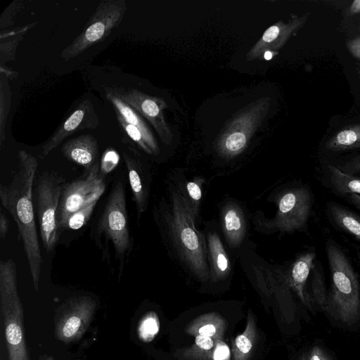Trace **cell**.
Returning a JSON list of instances; mask_svg holds the SVG:
<instances>
[{"instance_id":"cell-1","label":"cell","mask_w":360,"mask_h":360,"mask_svg":"<svg viewBox=\"0 0 360 360\" xmlns=\"http://www.w3.org/2000/svg\"><path fill=\"white\" fill-rule=\"evenodd\" d=\"M18 165L11 182L0 185L2 205L15 221L27 257L34 288L39 290L42 257L33 208L37 158L25 150L18 154Z\"/></svg>"},{"instance_id":"cell-2","label":"cell","mask_w":360,"mask_h":360,"mask_svg":"<svg viewBox=\"0 0 360 360\" xmlns=\"http://www.w3.org/2000/svg\"><path fill=\"white\" fill-rule=\"evenodd\" d=\"M171 202L168 221L172 241L189 270L198 279L205 281L210 276L207 245L195 227V216L181 191H173Z\"/></svg>"},{"instance_id":"cell-3","label":"cell","mask_w":360,"mask_h":360,"mask_svg":"<svg viewBox=\"0 0 360 360\" xmlns=\"http://www.w3.org/2000/svg\"><path fill=\"white\" fill-rule=\"evenodd\" d=\"M331 283L328 302L336 317L349 325L360 319V285L356 273L343 251L333 241L326 245Z\"/></svg>"},{"instance_id":"cell-4","label":"cell","mask_w":360,"mask_h":360,"mask_svg":"<svg viewBox=\"0 0 360 360\" xmlns=\"http://www.w3.org/2000/svg\"><path fill=\"white\" fill-rule=\"evenodd\" d=\"M96 239L101 248L107 252L110 245L120 269L128 259L133 247L127 215L125 190L123 183L117 181L111 190L96 226Z\"/></svg>"},{"instance_id":"cell-5","label":"cell","mask_w":360,"mask_h":360,"mask_svg":"<svg viewBox=\"0 0 360 360\" xmlns=\"http://www.w3.org/2000/svg\"><path fill=\"white\" fill-rule=\"evenodd\" d=\"M0 298L9 360H30L23 328V308L17 285V267L11 259L0 263Z\"/></svg>"},{"instance_id":"cell-6","label":"cell","mask_w":360,"mask_h":360,"mask_svg":"<svg viewBox=\"0 0 360 360\" xmlns=\"http://www.w3.org/2000/svg\"><path fill=\"white\" fill-rule=\"evenodd\" d=\"M34 192L40 236L47 253L58 240L56 214L64 186L63 179L53 172H45L37 179Z\"/></svg>"},{"instance_id":"cell-7","label":"cell","mask_w":360,"mask_h":360,"mask_svg":"<svg viewBox=\"0 0 360 360\" xmlns=\"http://www.w3.org/2000/svg\"><path fill=\"white\" fill-rule=\"evenodd\" d=\"M126 11L124 0L101 1L82 33L62 51L61 58L65 60L74 58L105 39L120 24Z\"/></svg>"},{"instance_id":"cell-8","label":"cell","mask_w":360,"mask_h":360,"mask_svg":"<svg viewBox=\"0 0 360 360\" xmlns=\"http://www.w3.org/2000/svg\"><path fill=\"white\" fill-rule=\"evenodd\" d=\"M105 190V182L98 162L83 176L65 184L57 210L58 230L64 229L69 217L89 204L98 200Z\"/></svg>"},{"instance_id":"cell-9","label":"cell","mask_w":360,"mask_h":360,"mask_svg":"<svg viewBox=\"0 0 360 360\" xmlns=\"http://www.w3.org/2000/svg\"><path fill=\"white\" fill-rule=\"evenodd\" d=\"M96 308V300L90 296L68 299L56 316V338L65 343L79 339L88 328Z\"/></svg>"},{"instance_id":"cell-10","label":"cell","mask_w":360,"mask_h":360,"mask_svg":"<svg viewBox=\"0 0 360 360\" xmlns=\"http://www.w3.org/2000/svg\"><path fill=\"white\" fill-rule=\"evenodd\" d=\"M311 207V197L307 188L290 189L280 197L278 211L270 226L284 232L301 229L307 223Z\"/></svg>"},{"instance_id":"cell-11","label":"cell","mask_w":360,"mask_h":360,"mask_svg":"<svg viewBox=\"0 0 360 360\" xmlns=\"http://www.w3.org/2000/svg\"><path fill=\"white\" fill-rule=\"evenodd\" d=\"M99 118L91 101L80 103L74 111L60 124L41 148V157L44 158L68 136L84 129H94L98 126Z\"/></svg>"},{"instance_id":"cell-12","label":"cell","mask_w":360,"mask_h":360,"mask_svg":"<svg viewBox=\"0 0 360 360\" xmlns=\"http://www.w3.org/2000/svg\"><path fill=\"white\" fill-rule=\"evenodd\" d=\"M64 156L86 170L97 163L98 146L96 139L91 134H84L71 139L63 145Z\"/></svg>"},{"instance_id":"cell-13","label":"cell","mask_w":360,"mask_h":360,"mask_svg":"<svg viewBox=\"0 0 360 360\" xmlns=\"http://www.w3.org/2000/svg\"><path fill=\"white\" fill-rule=\"evenodd\" d=\"M123 155L139 219L147 209L148 188L139 162L126 153Z\"/></svg>"},{"instance_id":"cell-14","label":"cell","mask_w":360,"mask_h":360,"mask_svg":"<svg viewBox=\"0 0 360 360\" xmlns=\"http://www.w3.org/2000/svg\"><path fill=\"white\" fill-rule=\"evenodd\" d=\"M221 226L229 245L236 248L246 232V221L242 209L234 202L226 204L221 211Z\"/></svg>"},{"instance_id":"cell-15","label":"cell","mask_w":360,"mask_h":360,"mask_svg":"<svg viewBox=\"0 0 360 360\" xmlns=\"http://www.w3.org/2000/svg\"><path fill=\"white\" fill-rule=\"evenodd\" d=\"M105 96L112 104L115 111L119 112L127 122L137 127L141 130L151 153H156L158 152L157 143L140 114L122 100L115 89L107 88L105 89Z\"/></svg>"},{"instance_id":"cell-16","label":"cell","mask_w":360,"mask_h":360,"mask_svg":"<svg viewBox=\"0 0 360 360\" xmlns=\"http://www.w3.org/2000/svg\"><path fill=\"white\" fill-rule=\"evenodd\" d=\"M316 254L309 252L300 255L292 264L288 283L300 300L307 306L311 307L310 298L306 292V283L314 264Z\"/></svg>"},{"instance_id":"cell-17","label":"cell","mask_w":360,"mask_h":360,"mask_svg":"<svg viewBox=\"0 0 360 360\" xmlns=\"http://www.w3.org/2000/svg\"><path fill=\"white\" fill-rule=\"evenodd\" d=\"M226 321L217 312H209L197 316L186 328V333L192 336H206L215 341L222 340L226 329Z\"/></svg>"},{"instance_id":"cell-18","label":"cell","mask_w":360,"mask_h":360,"mask_svg":"<svg viewBox=\"0 0 360 360\" xmlns=\"http://www.w3.org/2000/svg\"><path fill=\"white\" fill-rule=\"evenodd\" d=\"M207 255L210 259V276L214 281L226 278L231 271L229 257L217 233L207 236Z\"/></svg>"},{"instance_id":"cell-19","label":"cell","mask_w":360,"mask_h":360,"mask_svg":"<svg viewBox=\"0 0 360 360\" xmlns=\"http://www.w3.org/2000/svg\"><path fill=\"white\" fill-rule=\"evenodd\" d=\"M257 336V326L250 310L248 311L244 331L236 336L232 343L233 360H248Z\"/></svg>"},{"instance_id":"cell-20","label":"cell","mask_w":360,"mask_h":360,"mask_svg":"<svg viewBox=\"0 0 360 360\" xmlns=\"http://www.w3.org/2000/svg\"><path fill=\"white\" fill-rule=\"evenodd\" d=\"M326 148L334 152L360 148V123L342 128L328 140Z\"/></svg>"},{"instance_id":"cell-21","label":"cell","mask_w":360,"mask_h":360,"mask_svg":"<svg viewBox=\"0 0 360 360\" xmlns=\"http://www.w3.org/2000/svg\"><path fill=\"white\" fill-rule=\"evenodd\" d=\"M190 347L182 348L174 354L179 360H214L216 341L210 337L198 335Z\"/></svg>"},{"instance_id":"cell-22","label":"cell","mask_w":360,"mask_h":360,"mask_svg":"<svg viewBox=\"0 0 360 360\" xmlns=\"http://www.w3.org/2000/svg\"><path fill=\"white\" fill-rule=\"evenodd\" d=\"M328 212L338 227L360 240V216L334 203L328 205Z\"/></svg>"},{"instance_id":"cell-23","label":"cell","mask_w":360,"mask_h":360,"mask_svg":"<svg viewBox=\"0 0 360 360\" xmlns=\"http://www.w3.org/2000/svg\"><path fill=\"white\" fill-rule=\"evenodd\" d=\"M330 179L335 191L342 195H360V179L334 165H328Z\"/></svg>"},{"instance_id":"cell-24","label":"cell","mask_w":360,"mask_h":360,"mask_svg":"<svg viewBox=\"0 0 360 360\" xmlns=\"http://www.w3.org/2000/svg\"><path fill=\"white\" fill-rule=\"evenodd\" d=\"M160 329V321L154 311L147 313L141 320L138 327L139 338L143 342H150Z\"/></svg>"},{"instance_id":"cell-25","label":"cell","mask_w":360,"mask_h":360,"mask_svg":"<svg viewBox=\"0 0 360 360\" xmlns=\"http://www.w3.org/2000/svg\"><path fill=\"white\" fill-rule=\"evenodd\" d=\"M8 82L4 77L1 73V88H0V146H2L6 139L5 127L6 120L11 105V91L8 85Z\"/></svg>"},{"instance_id":"cell-26","label":"cell","mask_w":360,"mask_h":360,"mask_svg":"<svg viewBox=\"0 0 360 360\" xmlns=\"http://www.w3.org/2000/svg\"><path fill=\"white\" fill-rule=\"evenodd\" d=\"M312 294L314 300L322 307L327 305L328 298L326 294L322 268L320 264H314L312 267Z\"/></svg>"},{"instance_id":"cell-27","label":"cell","mask_w":360,"mask_h":360,"mask_svg":"<svg viewBox=\"0 0 360 360\" xmlns=\"http://www.w3.org/2000/svg\"><path fill=\"white\" fill-rule=\"evenodd\" d=\"M98 200L84 207L72 214L67 220L64 229L77 230L81 229L90 219Z\"/></svg>"},{"instance_id":"cell-28","label":"cell","mask_w":360,"mask_h":360,"mask_svg":"<svg viewBox=\"0 0 360 360\" xmlns=\"http://www.w3.org/2000/svg\"><path fill=\"white\" fill-rule=\"evenodd\" d=\"M115 112L119 124L127 133V134L134 142H136L139 145V146H140L145 152L149 154H152L141 130L137 127L127 122L119 112H117V111Z\"/></svg>"},{"instance_id":"cell-29","label":"cell","mask_w":360,"mask_h":360,"mask_svg":"<svg viewBox=\"0 0 360 360\" xmlns=\"http://www.w3.org/2000/svg\"><path fill=\"white\" fill-rule=\"evenodd\" d=\"M200 179L196 178L193 181H188L186 184V189L188 196V202L193 214L196 216L198 206L202 195Z\"/></svg>"},{"instance_id":"cell-30","label":"cell","mask_w":360,"mask_h":360,"mask_svg":"<svg viewBox=\"0 0 360 360\" xmlns=\"http://www.w3.org/2000/svg\"><path fill=\"white\" fill-rule=\"evenodd\" d=\"M246 143V137L244 134L234 132L231 134L225 140L224 149L229 155H233L243 148Z\"/></svg>"},{"instance_id":"cell-31","label":"cell","mask_w":360,"mask_h":360,"mask_svg":"<svg viewBox=\"0 0 360 360\" xmlns=\"http://www.w3.org/2000/svg\"><path fill=\"white\" fill-rule=\"evenodd\" d=\"M119 156L113 150L105 151L103 154L101 162V168L105 172L112 170L117 164Z\"/></svg>"},{"instance_id":"cell-32","label":"cell","mask_w":360,"mask_h":360,"mask_svg":"<svg viewBox=\"0 0 360 360\" xmlns=\"http://www.w3.org/2000/svg\"><path fill=\"white\" fill-rule=\"evenodd\" d=\"M230 350L226 344L222 340L216 341L214 360H230Z\"/></svg>"},{"instance_id":"cell-33","label":"cell","mask_w":360,"mask_h":360,"mask_svg":"<svg viewBox=\"0 0 360 360\" xmlns=\"http://www.w3.org/2000/svg\"><path fill=\"white\" fill-rule=\"evenodd\" d=\"M302 358L304 360H332L325 351L319 346H314Z\"/></svg>"},{"instance_id":"cell-34","label":"cell","mask_w":360,"mask_h":360,"mask_svg":"<svg viewBox=\"0 0 360 360\" xmlns=\"http://www.w3.org/2000/svg\"><path fill=\"white\" fill-rule=\"evenodd\" d=\"M346 47L354 58L360 60V35L348 40L346 43Z\"/></svg>"},{"instance_id":"cell-35","label":"cell","mask_w":360,"mask_h":360,"mask_svg":"<svg viewBox=\"0 0 360 360\" xmlns=\"http://www.w3.org/2000/svg\"><path fill=\"white\" fill-rule=\"evenodd\" d=\"M343 172L349 174L360 173V155L346 162L343 166Z\"/></svg>"},{"instance_id":"cell-36","label":"cell","mask_w":360,"mask_h":360,"mask_svg":"<svg viewBox=\"0 0 360 360\" xmlns=\"http://www.w3.org/2000/svg\"><path fill=\"white\" fill-rule=\"evenodd\" d=\"M281 33V27L274 25L266 30L263 35L262 39L266 42H271L275 40Z\"/></svg>"},{"instance_id":"cell-37","label":"cell","mask_w":360,"mask_h":360,"mask_svg":"<svg viewBox=\"0 0 360 360\" xmlns=\"http://www.w3.org/2000/svg\"><path fill=\"white\" fill-rule=\"evenodd\" d=\"M9 221L2 210L0 212V237L4 239L8 231Z\"/></svg>"},{"instance_id":"cell-38","label":"cell","mask_w":360,"mask_h":360,"mask_svg":"<svg viewBox=\"0 0 360 360\" xmlns=\"http://www.w3.org/2000/svg\"><path fill=\"white\" fill-rule=\"evenodd\" d=\"M348 13L349 15H356L360 13V0H354L351 4Z\"/></svg>"},{"instance_id":"cell-39","label":"cell","mask_w":360,"mask_h":360,"mask_svg":"<svg viewBox=\"0 0 360 360\" xmlns=\"http://www.w3.org/2000/svg\"><path fill=\"white\" fill-rule=\"evenodd\" d=\"M348 200L355 206L360 210V195L353 194L349 195Z\"/></svg>"},{"instance_id":"cell-40","label":"cell","mask_w":360,"mask_h":360,"mask_svg":"<svg viewBox=\"0 0 360 360\" xmlns=\"http://www.w3.org/2000/svg\"><path fill=\"white\" fill-rule=\"evenodd\" d=\"M272 53L271 51H267L264 53V56L266 60H270L272 58Z\"/></svg>"},{"instance_id":"cell-41","label":"cell","mask_w":360,"mask_h":360,"mask_svg":"<svg viewBox=\"0 0 360 360\" xmlns=\"http://www.w3.org/2000/svg\"><path fill=\"white\" fill-rule=\"evenodd\" d=\"M356 72L360 82V65H359L358 68H356Z\"/></svg>"},{"instance_id":"cell-42","label":"cell","mask_w":360,"mask_h":360,"mask_svg":"<svg viewBox=\"0 0 360 360\" xmlns=\"http://www.w3.org/2000/svg\"><path fill=\"white\" fill-rule=\"evenodd\" d=\"M45 360H53V359L52 356H49Z\"/></svg>"},{"instance_id":"cell-43","label":"cell","mask_w":360,"mask_h":360,"mask_svg":"<svg viewBox=\"0 0 360 360\" xmlns=\"http://www.w3.org/2000/svg\"><path fill=\"white\" fill-rule=\"evenodd\" d=\"M359 31L360 32V26L359 27Z\"/></svg>"},{"instance_id":"cell-44","label":"cell","mask_w":360,"mask_h":360,"mask_svg":"<svg viewBox=\"0 0 360 360\" xmlns=\"http://www.w3.org/2000/svg\"><path fill=\"white\" fill-rule=\"evenodd\" d=\"M301 360H304V359L302 357Z\"/></svg>"}]
</instances>
